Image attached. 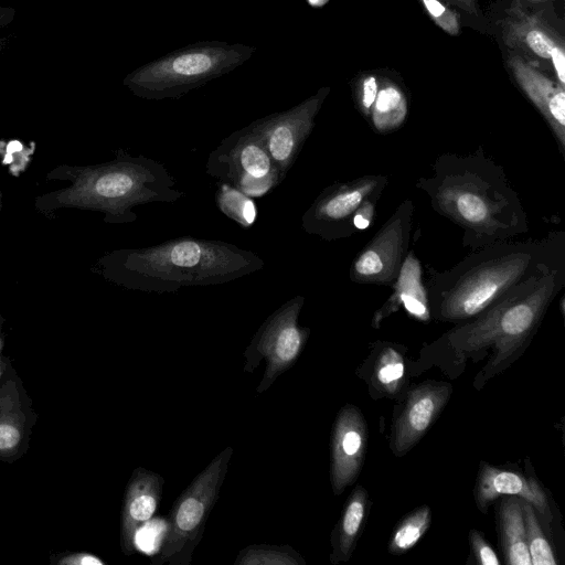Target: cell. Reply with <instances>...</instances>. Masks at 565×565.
<instances>
[{"label":"cell","instance_id":"1","mask_svg":"<svg viewBox=\"0 0 565 565\" xmlns=\"http://www.w3.org/2000/svg\"><path fill=\"white\" fill-rule=\"evenodd\" d=\"M564 286L565 256H562L516 284L476 317L425 344L412 371L435 366L456 379L469 362L487 358L473 380V387L481 390L524 353Z\"/></svg>","mask_w":565,"mask_h":565},{"label":"cell","instance_id":"2","mask_svg":"<svg viewBox=\"0 0 565 565\" xmlns=\"http://www.w3.org/2000/svg\"><path fill=\"white\" fill-rule=\"evenodd\" d=\"M416 186L431 209L462 231L471 252L529 232L527 215L502 166L479 148L468 154L443 153Z\"/></svg>","mask_w":565,"mask_h":565},{"label":"cell","instance_id":"3","mask_svg":"<svg viewBox=\"0 0 565 565\" xmlns=\"http://www.w3.org/2000/svg\"><path fill=\"white\" fill-rule=\"evenodd\" d=\"M565 256V234L505 241L472 250L455 266L435 273L427 290L430 318L467 321L543 266Z\"/></svg>","mask_w":565,"mask_h":565},{"label":"cell","instance_id":"4","mask_svg":"<svg viewBox=\"0 0 565 565\" xmlns=\"http://www.w3.org/2000/svg\"><path fill=\"white\" fill-rule=\"evenodd\" d=\"M264 265L257 254L235 244L191 236L117 250L107 259L111 277L120 285L158 294L226 284L256 273Z\"/></svg>","mask_w":565,"mask_h":565},{"label":"cell","instance_id":"5","mask_svg":"<svg viewBox=\"0 0 565 565\" xmlns=\"http://www.w3.org/2000/svg\"><path fill=\"white\" fill-rule=\"evenodd\" d=\"M184 193L167 167L146 156L122 153L115 160L75 168L73 183L55 196L57 205L99 211L105 221L127 224L134 209L149 203H173Z\"/></svg>","mask_w":565,"mask_h":565},{"label":"cell","instance_id":"6","mask_svg":"<svg viewBox=\"0 0 565 565\" xmlns=\"http://www.w3.org/2000/svg\"><path fill=\"white\" fill-rule=\"evenodd\" d=\"M233 448L226 447L179 494L166 519V531L151 565H189L225 480Z\"/></svg>","mask_w":565,"mask_h":565},{"label":"cell","instance_id":"7","mask_svg":"<svg viewBox=\"0 0 565 565\" xmlns=\"http://www.w3.org/2000/svg\"><path fill=\"white\" fill-rule=\"evenodd\" d=\"M305 297L297 295L276 309L258 328L244 352L245 372H254L265 362L264 374L256 391L263 393L289 370L305 349L310 329L299 326Z\"/></svg>","mask_w":565,"mask_h":565},{"label":"cell","instance_id":"8","mask_svg":"<svg viewBox=\"0 0 565 565\" xmlns=\"http://www.w3.org/2000/svg\"><path fill=\"white\" fill-rule=\"evenodd\" d=\"M205 171L249 198L263 196L284 181L252 127L224 138L210 152Z\"/></svg>","mask_w":565,"mask_h":565},{"label":"cell","instance_id":"9","mask_svg":"<svg viewBox=\"0 0 565 565\" xmlns=\"http://www.w3.org/2000/svg\"><path fill=\"white\" fill-rule=\"evenodd\" d=\"M388 183L386 175H363L334 182L321 191L301 216L302 230L324 241L345 238L356 231L353 216L369 198H380Z\"/></svg>","mask_w":565,"mask_h":565},{"label":"cell","instance_id":"10","mask_svg":"<svg viewBox=\"0 0 565 565\" xmlns=\"http://www.w3.org/2000/svg\"><path fill=\"white\" fill-rule=\"evenodd\" d=\"M414 210L412 200L398 205L353 259L349 273L351 281L392 287L409 253Z\"/></svg>","mask_w":565,"mask_h":565},{"label":"cell","instance_id":"11","mask_svg":"<svg viewBox=\"0 0 565 565\" xmlns=\"http://www.w3.org/2000/svg\"><path fill=\"white\" fill-rule=\"evenodd\" d=\"M452 393L447 382L426 381L408 391L391 430L390 448L396 457L407 454L438 418Z\"/></svg>","mask_w":565,"mask_h":565},{"label":"cell","instance_id":"12","mask_svg":"<svg viewBox=\"0 0 565 565\" xmlns=\"http://www.w3.org/2000/svg\"><path fill=\"white\" fill-rule=\"evenodd\" d=\"M366 443L363 414L352 404L342 406L333 423L330 445V481L335 495L356 480L364 462Z\"/></svg>","mask_w":565,"mask_h":565},{"label":"cell","instance_id":"13","mask_svg":"<svg viewBox=\"0 0 565 565\" xmlns=\"http://www.w3.org/2000/svg\"><path fill=\"white\" fill-rule=\"evenodd\" d=\"M319 103L313 100L300 109L274 119L259 121L252 129L263 141L282 180L296 162L309 137Z\"/></svg>","mask_w":565,"mask_h":565},{"label":"cell","instance_id":"14","mask_svg":"<svg viewBox=\"0 0 565 565\" xmlns=\"http://www.w3.org/2000/svg\"><path fill=\"white\" fill-rule=\"evenodd\" d=\"M503 495H515L532 504L545 524L553 520L547 494L535 477L481 461L473 489L477 508L488 513L490 505Z\"/></svg>","mask_w":565,"mask_h":565},{"label":"cell","instance_id":"15","mask_svg":"<svg viewBox=\"0 0 565 565\" xmlns=\"http://www.w3.org/2000/svg\"><path fill=\"white\" fill-rule=\"evenodd\" d=\"M508 65L520 88L548 124L562 154L565 151V90L520 55H510Z\"/></svg>","mask_w":565,"mask_h":565},{"label":"cell","instance_id":"16","mask_svg":"<svg viewBox=\"0 0 565 565\" xmlns=\"http://www.w3.org/2000/svg\"><path fill=\"white\" fill-rule=\"evenodd\" d=\"M164 479L143 467L136 468L127 483L120 522V545L126 555L136 552L137 532L158 509Z\"/></svg>","mask_w":565,"mask_h":565},{"label":"cell","instance_id":"17","mask_svg":"<svg viewBox=\"0 0 565 565\" xmlns=\"http://www.w3.org/2000/svg\"><path fill=\"white\" fill-rule=\"evenodd\" d=\"M397 344L377 342L358 370L373 398L397 397L407 384L406 360Z\"/></svg>","mask_w":565,"mask_h":565},{"label":"cell","instance_id":"18","mask_svg":"<svg viewBox=\"0 0 565 565\" xmlns=\"http://www.w3.org/2000/svg\"><path fill=\"white\" fill-rule=\"evenodd\" d=\"M393 294L384 305L375 311L371 326L379 329L382 321L403 306L414 318L427 322L430 313L427 290L423 282V269L418 258L409 252L403 263L395 282L391 287Z\"/></svg>","mask_w":565,"mask_h":565},{"label":"cell","instance_id":"19","mask_svg":"<svg viewBox=\"0 0 565 565\" xmlns=\"http://www.w3.org/2000/svg\"><path fill=\"white\" fill-rule=\"evenodd\" d=\"M503 40L510 47H520L534 55L550 60L563 41L541 19L518 6H512L503 24Z\"/></svg>","mask_w":565,"mask_h":565},{"label":"cell","instance_id":"20","mask_svg":"<svg viewBox=\"0 0 565 565\" xmlns=\"http://www.w3.org/2000/svg\"><path fill=\"white\" fill-rule=\"evenodd\" d=\"M370 508L369 493L358 486L344 503L341 515L331 533L330 562L337 565L351 558L362 532Z\"/></svg>","mask_w":565,"mask_h":565},{"label":"cell","instance_id":"21","mask_svg":"<svg viewBox=\"0 0 565 565\" xmlns=\"http://www.w3.org/2000/svg\"><path fill=\"white\" fill-rule=\"evenodd\" d=\"M497 522L501 550L508 565H531L522 510V499L499 498Z\"/></svg>","mask_w":565,"mask_h":565},{"label":"cell","instance_id":"22","mask_svg":"<svg viewBox=\"0 0 565 565\" xmlns=\"http://www.w3.org/2000/svg\"><path fill=\"white\" fill-rule=\"evenodd\" d=\"M407 115V100L402 89L391 82L380 87L371 108L370 119L373 128L380 134L397 129Z\"/></svg>","mask_w":565,"mask_h":565},{"label":"cell","instance_id":"23","mask_svg":"<svg viewBox=\"0 0 565 565\" xmlns=\"http://www.w3.org/2000/svg\"><path fill=\"white\" fill-rule=\"evenodd\" d=\"M431 524V510L423 504L407 514L394 529L387 550L399 555L413 548Z\"/></svg>","mask_w":565,"mask_h":565},{"label":"cell","instance_id":"24","mask_svg":"<svg viewBox=\"0 0 565 565\" xmlns=\"http://www.w3.org/2000/svg\"><path fill=\"white\" fill-rule=\"evenodd\" d=\"M235 565H305V558L289 545L253 544L242 548Z\"/></svg>","mask_w":565,"mask_h":565},{"label":"cell","instance_id":"25","mask_svg":"<svg viewBox=\"0 0 565 565\" xmlns=\"http://www.w3.org/2000/svg\"><path fill=\"white\" fill-rule=\"evenodd\" d=\"M522 510L531 565L558 564L555 553L542 529V524L537 518L535 509L532 504L522 500Z\"/></svg>","mask_w":565,"mask_h":565},{"label":"cell","instance_id":"26","mask_svg":"<svg viewBox=\"0 0 565 565\" xmlns=\"http://www.w3.org/2000/svg\"><path fill=\"white\" fill-rule=\"evenodd\" d=\"M217 209L241 227H250L257 216L255 202L241 191L221 183L215 194Z\"/></svg>","mask_w":565,"mask_h":565},{"label":"cell","instance_id":"27","mask_svg":"<svg viewBox=\"0 0 565 565\" xmlns=\"http://www.w3.org/2000/svg\"><path fill=\"white\" fill-rule=\"evenodd\" d=\"M430 19L446 33L458 35L460 21L456 11L449 9L440 0H420Z\"/></svg>","mask_w":565,"mask_h":565},{"label":"cell","instance_id":"28","mask_svg":"<svg viewBox=\"0 0 565 565\" xmlns=\"http://www.w3.org/2000/svg\"><path fill=\"white\" fill-rule=\"evenodd\" d=\"M469 545L471 551V556L473 557L475 563L480 565H500L501 562L491 547V545L487 542L483 534L477 530L472 529L469 532Z\"/></svg>","mask_w":565,"mask_h":565},{"label":"cell","instance_id":"29","mask_svg":"<svg viewBox=\"0 0 565 565\" xmlns=\"http://www.w3.org/2000/svg\"><path fill=\"white\" fill-rule=\"evenodd\" d=\"M211 66V60L202 53L185 54L173 61L172 67L177 73L184 75L199 74Z\"/></svg>","mask_w":565,"mask_h":565},{"label":"cell","instance_id":"30","mask_svg":"<svg viewBox=\"0 0 565 565\" xmlns=\"http://www.w3.org/2000/svg\"><path fill=\"white\" fill-rule=\"evenodd\" d=\"M379 92L376 77L373 75L363 76L358 85V103L361 113L370 117L371 108Z\"/></svg>","mask_w":565,"mask_h":565},{"label":"cell","instance_id":"31","mask_svg":"<svg viewBox=\"0 0 565 565\" xmlns=\"http://www.w3.org/2000/svg\"><path fill=\"white\" fill-rule=\"evenodd\" d=\"M379 199L380 198H369L361 204L353 216V225L355 230H364L371 225Z\"/></svg>","mask_w":565,"mask_h":565},{"label":"cell","instance_id":"32","mask_svg":"<svg viewBox=\"0 0 565 565\" xmlns=\"http://www.w3.org/2000/svg\"><path fill=\"white\" fill-rule=\"evenodd\" d=\"M21 440V433L13 423H0V450H12Z\"/></svg>","mask_w":565,"mask_h":565},{"label":"cell","instance_id":"33","mask_svg":"<svg viewBox=\"0 0 565 565\" xmlns=\"http://www.w3.org/2000/svg\"><path fill=\"white\" fill-rule=\"evenodd\" d=\"M58 563L62 565H104L99 557L88 553L72 554L65 556Z\"/></svg>","mask_w":565,"mask_h":565},{"label":"cell","instance_id":"34","mask_svg":"<svg viewBox=\"0 0 565 565\" xmlns=\"http://www.w3.org/2000/svg\"><path fill=\"white\" fill-rule=\"evenodd\" d=\"M15 9L0 6V31L9 26L15 18Z\"/></svg>","mask_w":565,"mask_h":565},{"label":"cell","instance_id":"35","mask_svg":"<svg viewBox=\"0 0 565 565\" xmlns=\"http://www.w3.org/2000/svg\"><path fill=\"white\" fill-rule=\"evenodd\" d=\"M452 4L459 7L463 11L470 13V14H477L478 13V4L476 0H448Z\"/></svg>","mask_w":565,"mask_h":565},{"label":"cell","instance_id":"36","mask_svg":"<svg viewBox=\"0 0 565 565\" xmlns=\"http://www.w3.org/2000/svg\"><path fill=\"white\" fill-rule=\"evenodd\" d=\"M309 1H310V3H312V4H320V3H322L324 0H309Z\"/></svg>","mask_w":565,"mask_h":565},{"label":"cell","instance_id":"37","mask_svg":"<svg viewBox=\"0 0 565 565\" xmlns=\"http://www.w3.org/2000/svg\"><path fill=\"white\" fill-rule=\"evenodd\" d=\"M526 1L532 2V3H539V2H544L547 0H526Z\"/></svg>","mask_w":565,"mask_h":565}]
</instances>
